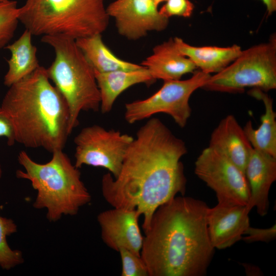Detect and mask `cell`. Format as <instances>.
I'll use <instances>...</instances> for the list:
<instances>
[{"mask_svg": "<svg viewBox=\"0 0 276 276\" xmlns=\"http://www.w3.org/2000/svg\"><path fill=\"white\" fill-rule=\"evenodd\" d=\"M185 143L159 119L141 126L129 146L118 175L109 173L101 180L105 200L112 207L135 210L144 217V231L160 205L185 195L187 179L180 161Z\"/></svg>", "mask_w": 276, "mask_h": 276, "instance_id": "6da1fadb", "label": "cell"}, {"mask_svg": "<svg viewBox=\"0 0 276 276\" xmlns=\"http://www.w3.org/2000/svg\"><path fill=\"white\" fill-rule=\"evenodd\" d=\"M209 206L175 196L154 212L144 231L141 257L149 276H204L215 249L208 231Z\"/></svg>", "mask_w": 276, "mask_h": 276, "instance_id": "7a4b0ae2", "label": "cell"}, {"mask_svg": "<svg viewBox=\"0 0 276 276\" xmlns=\"http://www.w3.org/2000/svg\"><path fill=\"white\" fill-rule=\"evenodd\" d=\"M40 66L9 86L1 107L12 126L15 142L53 152L63 150L70 113L66 102Z\"/></svg>", "mask_w": 276, "mask_h": 276, "instance_id": "3957f363", "label": "cell"}, {"mask_svg": "<svg viewBox=\"0 0 276 276\" xmlns=\"http://www.w3.org/2000/svg\"><path fill=\"white\" fill-rule=\"evenodd\" d=\"M52 154L49 162L40 164L21 151L17 160L24 170H17L16 176L29 180L37 191L34 208L45 209L47 219L56 222L63 215L77 214L81 207L90 201L91 195L81 180L79 169L63 150Z\"/></svg>", "mask_w": 276, "mask_h": 276, "instance_id": "277c9868", "label": "cell"}, {"mask_svg": "<svg viewBox=\"0 0 276 276\" xmlns=\"http://www.w3.org/2000/svg\"><path fill=\"white\" fill-rule=\"evenodd\" d=\"M104 0H26L18 19L32 35L61 34L74 39L101 34L109 17Z\"/></svg>", "mask_w": 276, "mask_h": 276, "instance_id": "5b68a950", "label": "cell"}, {"mask_svg": "<svg viewBox=\"0 0 276 276\" xmlns=\"http://www.w3.org/2000/svg\"><path fill=\"white\" fill-rule=\"evenodd\" d=\"M41 41L55 52L54 60L46 70L49 78L68 106L71 134L79 124L81 111L100 109V96L95 70L74 38L53 34L42 36Z\"/></svg>", "mask_w": 276, "mask_h": 276, "instance_id": "8992f818", "label": "cell"}, {"mask_svg": "<svg viewBox=\"0 0 276 276\" xmlns=\"http://www.w3.org/2000/svg\"><path fill=\"white\" fill-rule=\"evenodd\" d=\"M247 87L264 92L276 88V36L268 42L242 51L222 71L210 76L202 88L228 93H242Z\"/></svg>", "mask_w": 276, "mask_h": 276, "instance_id": "52a82bcc", "label": "cell"}, {"mask_svg": "<svg viewBox=\"0 0 276 276\" xmlns=\"http://www.w3.org/2000/svg\"><path fill=\"white\" fill-rule=\"evenodd\" d=\"M210 76L199 71L186 80L164 81L161 88L152 96L125 104V120L129 124H134L155 114L164 113L183 128L191 114L190 97L196 90L202 87Z\"/></svg>", "mask_w": 276, "mask_h": 276, "instance_id": "ba28073f", "label": "cell"}, {"mask_svg": "<svg viewBox=\"0 0 276 276\" xmlns=\"http://www.w3.org/2000/svg\"><path fill=\"white\" fill-rule=\"evenodd\" d=\"M133 137L114 129L98 125L83 128L75 136L74 165L107 169L115 178L120 173L126 152Z\"/></svg>", "mask_w": 276, "mask_h": 276, "instance_id": "9c48e42d", "label": "cell"}, {"mask_svg": "<svg viewBox=\"0 0 276 276\" xmlns=\"http://www.w3.org/2000/svg\"><path fill=\"white\" fill-rule=\"evenodd\" d=\"M194 171L215 193L218 203L248 205L250 192L244 173L221 153L205 148L195 161Z\"/></svg>", "mask_w": 276, "mask_h": 276, "instance_id": "30bf717a", "label": "cell"}, {"mask_svg": "<svg viewBox=\"0 0 276 276\" xmlns=\"http://www.w3.org/2000/svg\"><path fill=\"white\" fill-rule=\"evenodd\" d=\"M118 33L129 40H136L152 31H164L169 18L161 15L153 0H116L106 7Z\"/></svg>", "mask_w": 276, "mask_h": 276, "instance_id": "8fae6325", "label": "cell"}, {"mask_svg": "<svg viewBox=\"0 0 276 276\" xmlns=\"http://www.w3.org/2000/svg\"><path fill=\"white\" fill-rule=\"evenodd\" d=\"M112 208L97 216L103 241L118 252L126 248L141 255L144 236L139 224L140 215L135 210Z\"/></svg>", "mask_w": 276, "mask_h": 276, "instance_id": "7c38bea8", "label": "cell"}, {"mask_svg": "<svg viewBox=\"0 0 276 276\" xmlns=\"http://www.w3.org/2000/svg\"><path fill=\"white\" fill-rule=\"evenodd\" d=\"M248 205L218 203L208 208L206 215L210 240L215 249H223L241 240L250 226Z\"/></svg>", "mask_w": 276, "mask_h": 276, "instance_id": "4fadbf2b", "label": "cell"}, {"mask_svg": "<svg viewBox=\"0 0 276 276\" xmlns=\"http://www.w3.org/2000/svg\"><path fill=\"white\" fill-rule=\"evenodd\" d=\"M250 192L248 207L255 208L261 216L269 210V193L276 180V157L252 148L245 169Z\"/></svg>", "mask_w": 276, "mask_h": 276, "instance_id": "5bb4252c", "label": "cell"}, {"mask_svg": "<svg viewBox=\"0 0 276 276\" xmlns=\"http://www.w3.org/2000/svg\"><path fill=\"white\" fill-rule=\"evenodd\" d=\"M208 147L224 155L244 173L252 147L233 115L219 122L211 134Z\"/></svg>", "mask_w": 276, "mask_h": 276, "instance_id": "9a60e30c", "label": "cell"}, {"mask_svg": "<svg viewBox=\"0 0 276 276\" xmlns=\"http://www.w3.org/2000/svg\"><path fill=\"white\" fill-rule=\"evenodd\" d=\"M155 80H180L196 68L193 62L178 51L174 38L155 46L152 53L141 63Z\"/></svg>", "mask_w": 276, "mask_h": 276, "instance_id": "2e32d148", "label": "cell"}, {"mask_svg": "<svg viewBox=\"0 0 276 276\" xmlns=\"http://www.w3.org/2000/svg\"><path fill=\"white\" fill-rule=\"evenodd\" d=\"M95 73L102 113L110 111L117 98L130 87L140 83L151 84L156 81L144 66L135 70Z\"/></svg>", "mask_w": 276, "mask_h": 276, "instance_id": "e0dca14e", "label": "cell"}, {"mask_svg": "<svg viewBox=\"0 0 276 276\" xmlns=\"http://www.w3.org/2000/svg\"><path fill=\"white\" fill-rule=\"evenodd\" d=\"M174 40L181 54L188 58L196 68L209 74L222 71L234 61L242 51L237 44L227 47H195L185 42L179 37L174 38Z\"/></svg>", "mask_w": 276, "mask_h": 276, "instance_id": "ac0fdd59", "label": "cell"}, {"mask_svg": "<svg viewBox=\"0 0 276 276\" xmlns=\"http://www.w3.org/2000/svg\"><path fill=\"white\" fill-rule=\"evenodd\" d=\"M248 94L263 101L265 110L257 129L250 121L247 122L243 128L245 134L253 148L276 157V113L272 99L266 92L257 88H252Z\"/></svg>", "mask_w": 276, "mask_h": 276, "instance_id": "d6986e66", "label": "cell"}, {"mask_svg": "<svg viewBox=\"0 0 276 276\" xmlns=\"http://www.w3.org/2000/svg\"><path fill=\"white\" fill-rule=\"evenodd\" d=\"M32 34L26 29L20 36L5 49L10 51L11 57L7 60L8 70L4 83L9 87L35 71L40 65L37 58V48L32 44Z\"/></svg>", "mask_w": 276, "mask_h": 276, "instance_id": "ffe728a7", "label": "cell"}, {"mask_svg": "<svg viewBox=\"0 0 276 276\" xmlns=\"http://www.w3.org/2000/svg\"><path fill=\"white\" fill-rule=\"evenodd\" d=\"M101 34L80 38L76 43L95 72L107 73L119 70L139 69L143 65L128 62L117 57L105 45Z\"/></svg>", "mask_w": 276, "mask_h": 276, "instance_id": "44dd1931", "label": "cell"}, {"mask_svg": "<svg viewBox=\"0 0 276 276\" xmlns=\"http://www.w3.org/2000/svg\"><path fill=\"white\" fill-rule=\"evenodd\" d=\"M17 230V225L12 219L0 216V267L3 269L9 270L24 262L21 251L12 249L7 243V237Z\"/></svg>", "mask_w": 276, "mask_h": 276, "instance_id": "7402d4cb", "label": "cell"}, {"mask_svg": "<svg viewBox=\"0 0 276 276\" xmlns=\"http://www.w3.org/2000/svg\"><path fill=\"white\" fill-rule=\"evenodd\" d=\"M18 11L16 1H0V51L14 36L19 22Z\"/></svg>", "mask_w": 276, "mask_h": 276, "instance_id": "603a6c76", "label": "cell"}, {"mask_svg": "<svg viewBox=\"0 0 276 276\" xmlns=\"http://www.w3.org/2000/svg\"><path fill=\"white\" fill-rule=\"evenodd\" d=\"M119 252L122 264V276H149L147 267L141 255L126 248Z\"/></svg>", "mask_w": 276, "mask_h": 276, "instance_id": "cb8c5ba5", "label": "cell"}, {"mask_svg": "<svg viewBox=\"0 0 276 276\" xmlns=\"http://www.w3.org/2000/svg\"><path fill=\"white\" fill-rule=\"evenodd\" d=\"M194 8L193 4L189 0H167L159 12L168 18L174 16L189 17Z\"/></svg>", "mask_w": 276, "mask_h": 276, "instance_id": "d4e9b609", "label": "cell"}, {"mask_svg": "<svg viewBox=\"0 0 276 276\" xmlns=\"http://www.w3.org/2000/svg\"><path fill=\"white\" fill-rule=\"evenodd\" d=\"M245 237L242 239L247 243L255 242H268L276 238V224L266 228H256L249 226L244 232Z\"/></svg>", "mask_w": 276, "mask_h": 276, "instance_id": "484cf974", "label": "cell"}, {"mask_svg": "<svg viewBox=\"0 0 276 276\" xmlns=\"http://www.w3.org/2000/svg\"><path fill=\"white\" fill-rule=\"evenodd\" d=\"M0 137L7 138V144L9 146L13 145L15 143L14 133L11 124L4 113L0 106ZM3 175L2 166L0 164V178Z\"/></svg>", "mask_w": 276, "mask_h": 276, "instance_id": "4316f807", "label": "cell"}, {"mask_svg": "<svg viewBox=\"0 0 276 276\" xmlns=\"http://www.w3.org/2000/svg\"><path fill=\"white\" fill-rule=\"evenodd\" d=\"M266 8L268 15H271L276 11V0H260Z\"/></svg>", "mask_w": 276, "mask_h": 276, "instance_id": "83f0119b", "label": "cell"}, {"mask_svg": "<svg viewBox=\"0 0 276 276\" xmlns=\"http://www.w3.org/2000/svg\"><path fill=\"white\" fill-rule=\"evenodd\" d=\"M155 4L158 7L159 4L162 2H166L167 0H153Z\"/></svg>", "mask_w": 276, "mask_h": 276, "instance_id": "f1b7e54d", "label": "cell"}, {"mask_svg": "<svg viewBox=\"0 0 276 276\" xmlns=\"http://www.w3.org/2000/svg\"><path fill=\"white\" fill-rule=\"evenodd\" d=\"M5 1V0H0V1Z\"/></svg>", "mask_w": 276, "mask_h": 276, "instance_id": "f546056e", "label": "cell"}]
</instances>
